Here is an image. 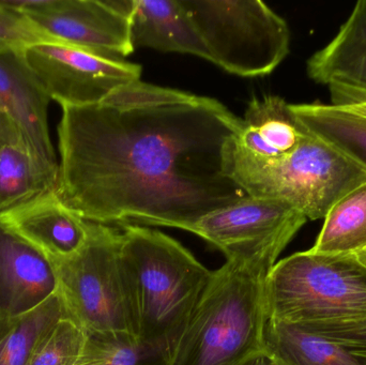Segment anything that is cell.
I'll use <instances>...</instances> for the list:
<instances>
[{"mask_svg": "<svg viewBox=\"0 0 366 365\" xmlns=\"http://www.w3.org/2000/svg\"><path fill=\"white\" fill-rule=\"evenodd\" d=\"M60 106L56 193L84 220L191 231L247 196L224 169L242 119L215 99L137 81Z\"/></svg>", "mask_w": 366, "mask_h": 365, "instance_id": "1", "label": "cell"}, {"mask_svg": "<svg viewBox=\"0 0 366 365\" xmlns=\"http://www.w3.org/2000/svg\"><path fill=\"white\" fill-rule=\"evenodd\" d=\"M277 259H226L196 304L169 365H249L264 357V283Z\"/></svg>", "mask_w": 366, "mask_h": 365, "instance_id": "2", "label": "cell"}, {"mask_svg": "<svg viewBox=\"0 0 366 365\" xmlns=\"http://www.w3.org/2000/svg\"><path fill=\"white\" fill-rule=\"evenodd\" d=\"M122 257L137 339L172 353L212 271L177 240L139 225H122Z\"/></svg>", "mask_w": 366, "mask_h": 365, "instance_id": "3", "label": "cell"}, {"mask_svg": "<svg viewBox=\"0 0 366 365\" xmlns=\"http://www.w3.org/2000/svg\"><path fill=\"white\" fill-rule=\"evenodd\" d=\"M268 319L312 330L366 326V266L355 254L295 253L264 283Z\"/></svg>", "mask_w": 366, "mask_h": 365, "instance_id": "4", "label": "cell"}, {"mask_svg": "<svg viewBox=\"0 0 366 365\" xmlns=\"http://www.w3.org/2000/svg\"><path fill=\"white\" fill-rule=\"evenodd\" d=\"M224 169L247 196L285 201L313 221L366 182L365 169L311 132L274 162H252L225 148Z\"/></svg>", "mask_w": 366, "mask_h": 365, "instance_id": "5", "label": "cell"}, {"mask_svg": "<svg viewBox=\"0 0 366 365\" xmlns=\"http://www.w3.org/2000/svg\"><path fill=\"white\" fill-rule=\"evenodd\" d=\"M55 263L69 315L87 334L137 336L122 263V229L89 222L84 248L71 259Z\"/></svg>", "mask_w": 366, "mask_h": 365, "instance_id": "6", "label": "cell"}, {"mask_svg": "<svg viewBox=\"0 0 366 365\" xmlns=\"http://www.w3.org/2000/svg\"><path fill=\"white\" fill-rule=\"evenodd\" d=\"M207 49L209 61L230 74H271L290 49L283 17L260 0H182Z\"/></svg>", "mask_w": 366, "mask_h": 365, "instance_id": "7", "label": "cell"}, {"mask_svg": "<svg viewBox=\"0 0 366 365\" xmlns=\"http://www.w3.org/2000/svg\"><path fill=\"white\" fill-rule=\"evenodd\" d=\"M19 59L51 100L59 105L96 104L122 86L141 81L142 66L66 43H39Z\"/></svg>", "mask_w": 366, "mask_h": 365, "instance_id": "8", "label": "cell"}, {"mask_svg": "<svg viewBox=\"0 0 366 365\" xmlns=\"http://www.w3.org/2000/svg\"><path fill=\"white\" fill-rule=\"evenodd\" d=\"M133 0H0L66 44L124 59L134 51Z\"/></svg>", "mask_w": 366, "mask_h": 365, "instance_id": "9", "label": "cell"}, {"mask_svg": "<svg viewBox=\"0 0 366 365\" xmlns=\"http://www.w3.org/2000/svg\"><path fill=\"white\" fill-rule=\"evenodd\" d=\"M307 219L285 201L245 196L200 219L189 233L206 240L226 259H277Z\"/></svg>", "mask_w": 366, "mask_h": 365, "instance_id": "10", "label": "cell"}, {"mask_svg": "<svg viewBox=\"0 0 366 365\" xmlns=\"http://www.w3.org/2000/svg\"><path fill=\"white\" fill-rule=\"evenodd\" d=\"M307 72L328 88L333 106L366 104V0L357 2L337 36L309 58Z\"/></svg>", "mask_w": 366, "mask_h": 365, "instance_id": "11", "label": "cell"}, {"mask_svg": "<svg viewBox=\"0 0 366 365\" xmlns=\"http://www.w3.org/2000/svg\"><path fill=\"white\" fill-rule=\"evenodd\" d=\"M58 291L55 261L0 224V319L29 312Z\"/></svg>", "mask_w": 366, "mask_h": 365, "instance_id": "12", "label": "cell"}, {"mask_svg": "<svg viewBox=\"0 0 366 365\" xmlns=\"http://www.w3.org/2000/svg\"><path fill=\"white\" fill-rule=\"evenodd\" d=\"M0 224L54 261L74 256L89 236V221L66 207L56 189L0 214Z\"/></svg>", "mask_w": 366, "mask_h": 365, "instance_id": "13", "label": "cell"}, {"mask_svg": "<svg viewBox=\"0 0 366 365\" xmlns=\"http://www.w3.org/2000/svg\"><path fill=\"white\" fill-rule=\"evenodd\" d=\"M309 134L284 99L254 96L240 130L228 141L226 149L252 162H274L294 152Z\"/></svg>", "mask_w": 366, "mask_h": 365, "instance_id": "14", "label": "cell"}, {"mask_svg": "<svg viewBox=\"0 0 366 365\" xmlns=\"http://www.w3.org/2000/svg\"><path fill=\"white\" fill-rule=\"evenodd\" d=\"M49 101L19 56L0 55V113L23 133L41 162L58 176L59 160L49 134Z\"/></svg>", "mask_w": 366, "mask_h": 365, "instance_id": "15", "label": "cell"}, {"mask_svg": "<svg viewBox=\"0 0 366 365\" xmlns=\"http://www.w3.org/2000/svg\"><path fill=\"white\" fill-rule=\"evenodd\" d=\"M130 17L134 49L147 47L210 60L208 49L182 0H133Z\"/></svg>", "mask_w": 366, "mask_h": 365, "instance_id": "16", "label": "cell"}, {"mask_svg": "<svg viewBox=\"0 0 366 365\" xmlns=\"http://www.w3.org/2000/svg\"><path fill=\"white\" fill-rule=\"evenodd\" d=\"M57 181L23 133L0 113V214L55 190Z\"/></svg>", "mask_w": 366, "mask_h": 365, "instance_id": "17", "label": "cell"}, {"mask_svg": "<svg viewBox=\"0 0 366 365\" xmlns=\"http://www.w3.org/2000/svg\"><path fill=\"white\" fill-rule=\"evenodd\" d=\"M264 357L274 365H366L328 339L275 319L264 327Z\"/></svg>", "mask_w": 366, "mask_h": 365, "instance_id": "18", "label": "cell"}, {"mask_svg": "<svg viewBox=\"0 0 366 365\" xmlns=\"http://www.w3.org/2000/svg\"><path fill=\"white\" fill-rule=\"evenodd\" d=\"M305 128L366 169V117L348 109L305 103L290 104Z\"/></svg>", "mask_w": 366, "mask_h": 365, "instance_id": "19", "label": "cell"}, {"mask_svg": "<svg viewBox=\"0 0 366 365\" xmlns=\"http://www.w3.org/2000/svg\"><path fill=\"white\" fill-rule=\"evenodd\" d=\"M66 316L70 315L58 291L29 312L0 319V365H27L45 334Z\"/></svg>", "mask_w": 366, "mask_h": 365, "instance_id": "20", "label": "cell"}, {"mask_svg": "<svg viewBox=\"0 0 366 365\" xmlns=\"http://www.w3.org/2000/svg\"><path fill=\"white\" fill-rule=\"evenodd\" d=\"M310 250L320 254H357L366 249V182L340 199L324 219Z\"/></svg>", "mask_w": 366, "mask_h": 365, "instance_id": "21", "label": "cell"}, {"mask_svg": "<svg viewBox=\"0 0 366 365\" xmlns=\"http://www.w3.org/2000/svg\"><path fill=\"white\" fill-rule=\"evenodd\" d=\"M172 353L150 349L130 334H87L77 365H169Z\"/></svg>", "mask_w": 366, "mask_h": 365, "instance_id": "22", "label": "cell"}, {"mask_svg": "<svg viewBox=\"0 0 366 365\" xmlns=\"http://www.w3.org/2000/svg\"><path fill=\"white\" fill-rule=\"evenodd\" d=\"M87 332L70 316L60 319L40 341L27 365H77Z\"/></svg>", "mask_w": 366, "mask_h": 365, "instance_id": "23", "label": "cell"}, {"mask_svg": "<svg viewBox=\"0 0 366 365\" xmlns=\"http://www.w3.org/2000/svg\"><path fill=\"white\" fill-rule=\"evenodd\" d=\"M64 43L34 21L0 4V55H21L39 43Z\"/></svg>", "mask_w": 366, "mask_h": 365, "instance_id": "24", "label": "cell"}, {"mask_svg": "<svg viewBox=\"0 0 366 365\" xmlns=\"http://www.w3.org/2000/svg\"><path fill=\"white\" fill-rule=\"evenodd\" d=\"M307 330L340 345L366 364V326L345 330Z\"/></svg>", "mask_w": 366, "mask_h": 365, "instance_id": "25", "label": "cell"}, {"mask_svg": "<svg viewBox=\"0 0 366 365\" xmlns=\"http://www.w3.org/2000/svg\"><path fill=\"white\" fill-rule=\"evenodd\" d=\"M249 365H274L272 364V362L270 361V360L268 359V358L266 357H260L258 358L257 360H255V361L252 362V364H249Z\"/></svg>", "mask_w": 366, "mask_h": 365, "instance_id": "26", "label": "cell"}, {"mask_svg": "<svg viewBox=\"0 0 366 365\" xmlns=\"http://www.w3.org/2000/svg\"><path fill=\"white\" fill-rule=\"evenodd\" d=\"M343 109V107H342ZM350 111H356V113L360 114V115L365 116L366 117V104L359 105V106L350 107Z\"/></svg>", "mask_w": 366, "mask_h": 365, "instance_id": "27", "label": "cell"}, {"mask_svg": "<svg viewBox=\"0 0 366 365\" xmlns=\"http://www.w3.org/2000/svg\"><path fill=\"white\" fill-rule=\"evenodd\" d=\"M355 255L358 257V259L361 263L365 264L366 266V249L365 250L361 251V252L357 253V254Z\"/></svg>", "mask_w": 366, "mask_h": 365, "instance_id": "28", "label": "cell"}]
</instances>
